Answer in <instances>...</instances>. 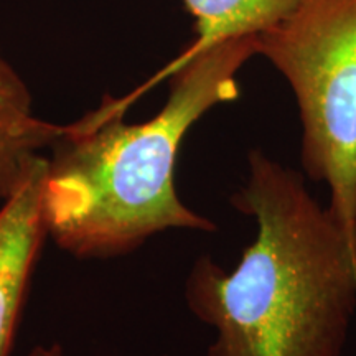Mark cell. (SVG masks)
Segmentation results:
<instances>
[{
    "mask_svg": "<svg viewBox=\"0 0 356 356\" xmlns=\"http://www.w3.org/2000/svg\"><path fill=\"white\" fill-rule=\"evenodd\" d=\"M231 204L256 218L254 243L231 273L198 257L185 282L188 309L216 330L208 356L343 355L356 318V225L259 149Z\"/></svg>",
    "mask_w": 356,
    "mask_h": 356,
    "instance_id": "cell-1",
    "label": "cell"
},
{
    "mask_svg": "<svg viewBox=\"0 0 356 356\" xmlns=\"http://www.w3.org/2000/svg\"><path fill=\"white\" fill-rule=\"evenodd\" d=\"M257 55V38L222 40L178 56L132 102L170 78L163 108L152 119L124 122V114L95 111L68 124L47 157L43 216L56 246L78 259H108L140 248L167 229L211 233L216 225L181 202L175 163L186 132L208 111L238 99V73Z\"/></svg>",
    "mask_w": 356,
    "mask_h": 356,
    "instance_id": "cell-2",
    "label": "cell"
},
{
    "mask_svg": "<svg viewBox=\"0 0 356 356\" xmlns=\"http://www.w3.org/2000/svg\"><path fill=\"white\" fill-rule=\"evenodd\" d=\"M256 38L296 95L304 177L327 185L330 211L356 225V0H299Z\"/></svg>",
    "mask_w": 356,
    "mask_h": 356,
    "instance_id": "cell-3",
    "label": "cell"
},
{
    "mask_svg": "<svg viewBox=\"0 0 356 356\" xmlns=\"http://www.w3.org/2000/svg\"><path fill=\"white\" fill-rule=\"evenodd\" d=\"M47 157L40 155L0 207V356H10L30 280L47 238L43 186Z\"/></svg>",
    "mask_w": 356,
    "mask_h": 356,
    "instance_id": "cell-4",
    "label": "cell"
},
{
    "mask_svg": "<svg viewBox=\"0 0 356 356\" xmlns=\"http://www.w3.org/2000/svg\"><path fill=\"white\" fill-rule=\"evenodd\" d=\"M68 124L38 118L29 84L0 47V200H6L42 150L65 136Z\"/></svg>",
    "mask_w": 356,
    "mask_h": 356,
    "instance_id": "cell-5",
    "label": "cell"
},
{
    "mask_svg": "<svg viewBox=\"0 0 356 356\" xmlns=\"http://www.w3.org/2000/svg\"><path fill=\"white\" fill-rule=\"evenodd\" d=\"M193 17L195 42L180 56H191L218 42L254 37L282 20L299 0H181Z\"/></svg>",
    "mask_w": 356,
    "mask_h": 356,
    "instance_id": "cell-6",
    "label": "cell"
},
{
    "mask_svg": "<svg viewBox=\"0 0 356 356\" xmlns=\"http://www.w3.org/2000/svg\"><path fill=\"white\" fill-rule=\"evenodd\" d=\"M25 356H63V348L60 343L35 345Z\"/></svg>",
    "mask_w": 356,
    "mask_h": 356,
    "instance_id": "cell-7",
    "label": "cell"
}]
</instances>
